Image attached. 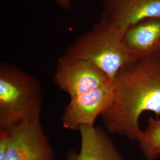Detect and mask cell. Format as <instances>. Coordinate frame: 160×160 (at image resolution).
<instances>
[{
  "instance_id": "cell-1",
  "label": "cell",
  "mask_w": 160,
  "mask_h": 160,
  "mask_svg": "<svg viewBox=\"0 0 160 160\" xmlns=\"http://www.w3.org/2000/svg\"><path fill=\"white\" fill-rule=\"evenodd\" d=\"M145 112L160 116V57L139 59L121 71L101 116L109 132L137 141L142 132L139 120Z\"/></svg>"
},
{
  "instance_id": "cell-2",
  "label": "cell",
  "mask_w": 160,
  "mask_h": 160,
  "mask_svg": "<svg viewBox=\"0 0 160 160\" xmlns=\"http://www.w3.org/2000/svg\"><path fill=\"white\" fill-rule=\"evenodd\" d=\"M62 57L92 63L112 81L121 71L138 61L128 49L123 36L101 19L69 45Z\"/></svg>"
},
{
  "instance_id": "cell-3",
  "label": "cell",
  "mask_w": 160,
  "mask_h": 160,
  "mask_svg": "<svg viewBox=\"0 0 160 160\" xmlns=\"http://www.w3.org/2000/svg\"><path fill=\"white\" fill-rule=\"evenodd\" d=\"M42 110L39 81L11 63H1L0 129L40 119Z\"/></svg>"
},
{
  "instance_id": "cell-4",
  "label": "cell",
  "mask_w": 160,
  "mask_h": 160,
  "mask_svg": "<svg viewBox=\"0 0 160 160\" xmlns=\"http://www.w3.org/2000/svg\"><path fill=\"white\" fill-rule=\"evenodd\" d=\"M53 82L70 98L113 82L92 63L61 57L58 59Z\"/></svg>"
},
{
  "instance_id": "cell-5",
  "label": "cell",
  "mask_w": 160,
  "mask_h": 160,
  "mask_svg": "<svg viewBox=\"0 0 160 160\" xmlns=\"http://www.w3.org/2000/svg\"><path fill=\"white\" fill-rule=\"evenodd\" d=\"M10 139L6 160H54L55 153L40 119L8 129Z\"/></svg>"
},
{
  "instance_id": "cell-6",
  "label": "cell",
  "mask_w": 160,
  "mask_h": 160,
  "mask_svg": "<svg viewBox=\"0 0 160 160\" xmlns=\"http://www.w3.org/2000/svg\"><path fill=\"white\" fill-rule=\"evenodd\" d=\"M113 82L71 98L64 109L62 122L63 128L79 131L82 126H94L109 104L112 96Z\"/></svg>"
},
{
  "instance_id": "cell-7",
  "label": "cell",
  "mask_w": 160,
  "mask_h": 160,
  "mask_svg": "<svg viewBox=\"0 0 160 160\" xmlns=\"http://www.w3.org/2000/svg\"><path fill=\"white\" fill-rule=\"evenodd\" d=\"M101 20L122 36L134 24L160 17V0H103Z\"/></svg>"
},
{
  "instance_id": "cell-8",
  "label": "cell",
  "mask_w": 160,
  "mask_h": 160,
  "mask_svg": "<svg viewBox=\"0 0 160 160\" xmlns=\"http://www.w3.org/2000/svg\"><path fill=\"white\" fill-rule=\"evenodd\" d=\"M123 40L138 60L160 57V17L147 18L127 30Z\"/></svg>"
},
{
  "instance_id": "cell-9",
  "label": "cell",
  "mask_w": 160,
  "mask_h": 160,
  "mask_svg": "<svg viewBox=\"0 0 160 160\" xmlns=\"http://www.w3.org/2000/svg\"><path fill=\"white\" fill-rule=\"evenodd\" d=\"M79 151H70L65 160H125L112 139L103 129L82 126Z\"/></svg>"
},
{
  "instance_id": "cell-10",
  "label": "cell",
  "mask_w": 160,
  "mask_h": 160,
  "mask_svg": "<svg viewBox=\"0 0 160 160\" xmlns=\"http://www.w3.org/2000/svg\"><path fill=\"white\" fill-rule=\"evenodd\" d=\"M137 141L146 158L154 160L160 157V116L149 119L147 126L142 130Z\"/></svg>"
},
{
  "instance_id": "cell-11",
  "label": "cell",
  "mask_w": 160,
  "mask_h": 160,
  "mask_svg": "<svg viewBox=\"0 0 160 160\" xmlns=\"http://www.w3.org/2000/svg\"><path fill=\"white\" fill-rule=\"evenodd\" d=\"M10 139V135L8 129H0V160H6Z\"/></svg>"
},
{
  "instance_id": "cell-12",
  "label": "cell",
  "mask_w": 160,
  "mask_h": 160,
  "mask_svg": "<svg viewBox=\"0 0 160 160\" xmlns=\"http://www.w3.org/2000/svg\"><path fill=\"white\" fill-rule=\"evenodd\" d=\"M58 5L63 10H69L71 8L72 0H55Z\"/></svg>"
}]
</instances>
